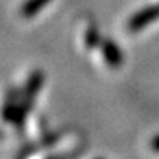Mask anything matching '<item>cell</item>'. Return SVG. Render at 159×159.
Segmentation results:
<instances>
[{
  "label": "cell",
  "instance_id": "obj_7",
  "mask_svg": "<svg viewBox=\"0 0 159 159\" xmlns=\"http://www.w3.org/2000/svg\"><path fill=\"white\" fill-rule=\"evenodd\" d=\"M150 147H152L153 152L159 153V134H156L155 138H152V141H150Z\"/></svg>",
  "mask_w": 159,
  "mask_h": 159
},
{
  "label": "cell",
  "instance_id": "obj_2",
  "mask_svg": "<svg viewBox=\"0 0 159 159\" xmlns=\"http://www.w3.org/2000/svg\"><path fill=\"white\" fill-rule=\"evenodd\" d=\"M20 96H22V90H19L16 87H9L6 90L5 101L0 107V117L5 124H12L19 102H20Z\"/></svg>",
  "mask_w": 159,
  "mask_h": 159
},
{
  "label": "cell",
  "instance_id": "obj_3",
  "mask_svg": "<svg viewBox=\"0 0 159 159\" xmlns=\"http://www.w3.org/2000/svg\"><path fill=\"white\" fill-rule=\"evenodd\" d=\"M99 50L102 51L104 60H105V63L110 68L116 70V68H119L122 65L124 56H122V51H120L119 45L114 40H111V39H102V42L99 45Z\"/></svg>",
  "mask_w": 159,
  "mask_h": 159
},
{
  "label": "cell",
  "instance_id": "obj_5",
  "mask_svg": "<svg viewBox=\"0 0 159 159\" xmlns=\"http://www.w3.org/2000/svg\"><path fill=\"white\" fill-rule=\"evenodd\" d=\"M51 0H25L20 8H19V14L23 19H33L34 16H37Z\"/></svg>",
  "mask_w": 159,
  "mask_h": 159
},
{
  "label": "cell",
  "instance_id": "obj_6",
  "mask_svg": "<svg viewBox=\"0 0 159 159\" xmlns=\"http://www.w3.org/2000/svg\"><path fill=\"white\" fill-rule=\"evenodd\" d=\"M102 42V37L96 28V25H90L87 30H85V36H84V43L87 47V50H94V48H99Z\"/></svg>",
  "mask_w": 159,
  "mask_h": 159
},
{
  "label": "cell",
  "instance_id": "obj_4",
  "mask_svg": "<svg viewBox=\"0 0 159 159\" xmlns=\"http://www.w3.org/2000/svg\"><path fill=\"white\" fill-rule=\"evenodd\" d=\"M43 82H45V74H43V71H42V70H34V71L30 74V77L26 79V82H25V85H23V88H22V94H23V96L36 98V96L40 93V90H42V87H43Z\"/></svg>",
  "mask_w": 159,
  "mask_h": 159
},
{
  "label": "cell",
  "instance_id": "obj_1",
  "mask_svg": "<svg viewBox=\"0 0 159 159\" xmlns=\"http://www.w3.org/2000/svg\"><path fill=\"white\" fill-rule=\"evenodd\" d=\"M159 19V3L147 5L136 11L127 22V28L130 33H139L144 28H147L150 23Z\"/></svg>",
  "mask_w": 159,
  "mask_h": 159
}]
</instances>
